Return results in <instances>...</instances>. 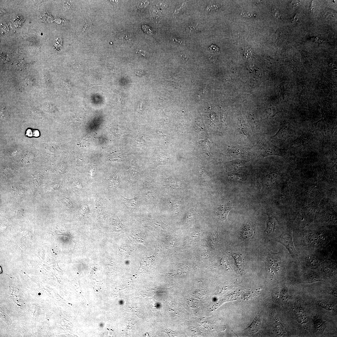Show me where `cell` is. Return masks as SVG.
I'll use <instances>...</instances> for the list:
<instances>
[{"label":"cell","mask_w":337,"mask_h":337,"mask_svg":"<svg viewBox=\"0 0 337 337\" xmlns=\"http://www.w3.org/2000/svg\"><path fill=\"white\" fill-rule=\"evenodd\" d=\"M302 235L303 242L310 250H318L324 247L330 240V238L332 237V235L328 234L322 231L307 232Z\"/></svg>","instance_id":"1"},{"label":"cell","mask_w":337,"mask_h":337,"mask_svg":"<svg viewBox=\"0 0 337 337\" xmlns=\"http://www.w3.org/2000/svg\"><path fill=\"white\" fill-rule=\"evenodd\" d=\"M273 240L281 243L285 247L292 258L293 261L296 263H299L298 253L295 249L292 239L291 229L288 230Z\"/></svg>","instance_id":"2"},{"label":"cell","mask_w":337,"mask_h":337,"mask_svg":"<svg viewBox=\"0 0 337 337\" xmlns=\"http://www.w3.org/2000/svg\"><path fill=\"white\" fill-rule=\"evenodd\" d=\"M284 260L281 252L274 253L269 251L266 259L265 264L268 271L275 275L281 269Z\"/></svg>","instance_id":"3"},{"label":"cell","mask_w":337,"mask_h":337,"mask_svg":"<svg viewBox=\"0 0 337 337\" xmlns=\"http://www.w3.org/2000/svg\"><path fill=\"white\" fill-rule=\"evenodd\" d=\"M316 250H308L304 254H303L302 261H303L305 265L311 268L318 266L326 258L320 252Z\"/></svg>","instance_id":"4"},{"label":"cell","mask_w":337,"mask_h":337,"mask_svg":"<svg viewBox=\"0 0 337 337\" xmlns=\"http://www.w3.org/2000/svg\"><path fill=\"white\" fill-rule=\"evenodd\" d=\"M333 260L327 258L321 263V271L326 276H333L335 272V263Z\"/></svg>","instance_id":"5"},{"label":"cell","mask_w":337,"mask_h":337,"mask_svg":"<svg viewBox=\"0 0 337 337\" xmlns=\"http://www.w3.org/2000/svg\"><path fill=\"white\" fill-rule=\"evenodd\" d=\"M232 208V204L230 202L220 205L217 209V213L219 219L221 221L225 220L227 215Z\"/></svg>","instance_id":"6"},{"label":"cell","mask_w":337,"mask_h":337,"mask_svg":"<svg viewBox=\"0 0 337 337\" xmlns=\"http://www.w3.org/2000/svg\"><path fill=\"white\" fill-rule=\"evenodd\" d=\"M262 318V314L261 312L256 315L252 322L248 327L251 333H255L260 330L261 327Z\"/></svg>","instance_id":"7"},{"label":"cell","mask_w":337,"mask_h":337,"mask_svg":"<svg viewBox=\"0 0 337 337\" xmlns=\"http://www.w3.org/2000/svg\"><path fill=\"white\" fill-rule=\"evenodd\" d=\"M323 278L321 275L312 270L307 271L303 276L304 280L309 283L320 281L323 280Z\"/></svg>","instance_id":"8"},{"label":"cell","mask_w":337,"mask_h":337,"mask_svg":"<svg viewBox=\"0 0 337 337\" xmlns=\"http://www.w3.org/2000/svg\"><path fill=\"white\" fill-rule=\"evenodd\" d=\"M122 203L125 206L129 208L134 209L138 206L139 202V197L137 196L132 198H128L121 196Z\"/></svg>","instance_id":"9"},{"label":"cell","mask_w":337,"mask_h":337,"mask_svg":"<svg viewBox=\"0 0 337 337\" xmlns=\"http://www.w3.org/2000/svg\"><path fill=\"white\" fill-rule=\"evenodd\" d=\"M315 331L318 335L322 334L325 328V324L319 316H316L314 319Z\"/></svg>","instance_id":"10"},{"label":"cell","mask_w":337,"mask_h":337,"mask_svg":"<svg viewBox=\"0 0 337 337\" xmlns=\"http://www.w3.org/2000/svg\"><path fill=\"white\" fill-rule=\"evenodd\" d=\"M261 153L263 157L273 155H279V152L278 149L271 145H266L261 149Z\"/></svg>","instance_id":"11"},{"label":"cell","mask_w":337,"mask_h":337,"mask_svg":"<svg viewBox=\"0 0 337 337\" xmlns=\"http://www.w3.org/2000/svg\"><path fill=\"white\" fill-rule=\"evenodd\" d=\"M277 225L276 221L275 218L271 215H268L265 232L267 234H271L273 233L276 229Z\"/></svg>","instance_id":"12"},{"label":"cell","mask_w":337,"mask_h":337,"mask_svg":"<svg viewBox=\"0 0 337 337\" xmlns=\"http://www.w3.org/2000/svg\"><path fill=\"white\" fill-rule=\"evenodd\" d=\"M253 233V228L250 225L246 224L243 226L241 232V235L244 239L252 236Z\"/></svg>","instance_id":"13"},{"label":"cell","mask_w":337,"mask_h":337,"mask_svg":"<svg viewBox=\"0 0 337 337\" xmlns=\"http://www.w3.org/2000/svg\"><path fill=\"white\" fill-rule=\"evenodd\" d=\"M278 174L276 172H272L269 174L266 178V181L267 184H270L274 182L276 179Z\"/></svg>","instance_id":"14"},{"label":"cell","mask_w":337,"mask_h":337,"mask_svg":"<svg viewBox=\"0 0 337 337\" xmlns=\"http://www.w3.org/2000/svg\"><path fill=\"white\" fill-rule=\"evenodd\" d=\"M232 256L234 258L236 266L239 269L242 268L243 260L241 256L236 254H232Z\"/></svg>","instance_id":"15"},{"label":"cell","mask_w":337,"mask_h":337,"mask_svg":"<svg viewBox=\"0 0 337 337\" xmlns=\"http://www.w3.org/2000/svg\"><path fill=\"white\" fill-rule=\"evenodd\" d=\"M149 222L152 226L164 228L166 226L165 224L162 221L155 219H149Z\"/></svg>","instance_id":"16"},{"label":"cell","mask_w":337,"mask_h":337,"mask_svg":"<svg viewBox=\"0 0 337 337\" xmlns=\"http://www.w3.org/2000/svg\"><path fill=\"white\" fill-rule=\"evenodd\" d=\"M120 34V37L123 40L129 42L132 41V37L129 33L123 32Z\"/></svg>","instance_id":"17"},{"label":"cell","mask_w":337,"mask_h":337,"mask_svg":"<svg viewBox=\"0 0 337 337\" xmlns=\"http://www.w3.org/2000/svg\"><path fill=\"white\" fill-rule=\"evenodd\" d=\"M287 132L286 129H281L277 134L280 138L284 139L286 138L287 135Z\"/></svg>","instance_id":"18"},{"label":"cell","mask_w":337,"mask_h":337,"mask_svg":"<svg viewBox=\"0 0 337 337\" xmlns=\"http://www.w3.org/2000/svg\"><path fill=\"white\" fill-rule=\"evenodd\" d=\"M142 28L144 32L149 35H152L153 31L152 29L149 26L146 25H143L142 26Z\"/></svg>","instance_id":"19"},{"label":"cell","mask_w":337,"mask_h":337,"mask_svg":"<svg viewBox=\"0 0 337 337\" xmlns=\"http://www.w3.org/2000/svg\"><path fill=\"white\" fill-rule=\"evenodd\" d=\"M200 143V145L201 146L202 149L208 151L209 149V145H208V144L209 143V142H208V140L205 139L203 140H202L199 142Z\"/></svg>","instance_id":"20"},{"label":"cell","mask_w":337,"mask_h":337,"mask_svg":"<svg viewBox=\"0 0 337 337\" xmlns=\"http://www.w3.org/2000/svg\"><path fill=\"white\" fill-rule=\"evenodd\" d=\"M320 305L322 307L329 310H332L333 309L332 306L331 305L323 302H320Z\"/></svg>","instance_id":"21"},{"label":"cell","mask_w":337,"mask_h":337,"mask_svg":"<svg viewBox=\"0 0 337 337\" xmlns=\"http://www.w3.org/2000/svg\"><path fill=\"white\" fill-rule=\"evenodd\" d=\"M71 5V3L68 1H65L63 2L64 7L66 10L69 9Z\"/></svg>","instance_id":"22"},{"label":"cell","mask_w":337,"mask_h":337,"mask_svg":"<svg viewBox=\"0 0 337 337\" xmlns=\"http://www.w3.org/2000/svg\"><path fill=\"white\" fill-rule=\"evenodd\" d=\"M209 49L212 51H216L218 50V47L213 44L211 46H209Z\"/></svg>","instance_id":"23"}]
</instances>
